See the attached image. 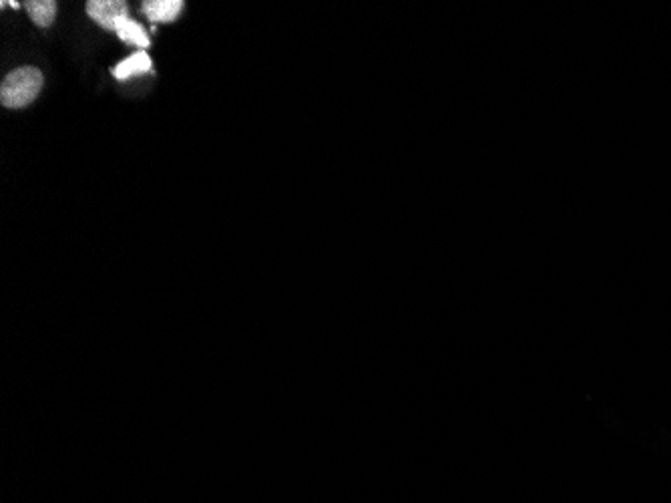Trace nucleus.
<instances>
[{
    "mask_svg": "<svg viewBox=\"0 0 671 503\" xmlns=\"http://www.w3.org/2000/svg\"><path fill=\"white\" fill-rule=\"evenodd\" d=\"M127 3L123 0H91L87 3V15L107 31H115L121 19H127Z\"/></svg>",
    "mask_w": 671,
    "mask_h": 503,
    "instance_id": "obj_2",
    "label": "nucleus"
},
{
    "mask_svg": "<svg viewBox=\"0 0 671 503\" xmlns=\"http://www.w3.org/2000/svg\"><path fill=\"white\" fill-rule=\"evenodd\" d=\"M147 71H151V57L145 51H137L131 57H127L125 61H121L113 69V75H115V79L125 81V79H131L135 75H143Z\"/></svg>",
    "mask_w": 671,
    "mask_h": 503,
    "instance_id": "obj_4",
    "label": "nucleus"
},
{
    "mask_svg": "<svg viewBox=\"0 0 671 503\" xmlns=\"http://www.w3.org/2000/svg\"><path fill=\"white\" fill-rule=\"evenodd\" d=\"M43 87V73L37 67H21L9 73L0 87V101L5 107L21 109L37 99Z\"/></svg>",
    "mask_w": 671,
    "mask_h": 503,
    "instance_id": "obj_1",
    "label": "nucleus"
},
{
    "mask_svg": "<svg viewBox=\"0 0 671 503\" xmlns=\"http://www.w3.org/2000/svg\"><path fill=\"white\" fill-rule=\"evenodd\" d=\"M115 33L119 35V39H121L123 43L133 45V47H139V51L147 49L149 43H151L147 31H145L139 23H135L133 19H129V17H127V19H121V21L117 23Z\"/></svg>",
    "mask_w": 671,
    "mask_h": 503,
    "instance_id": "obj_5",
    "label": "nucleus"
},
{
    "mask_svg": "<svg viewBox=\"0 0 671 503\" xmlns=\"http://www.w3.org/2000/svg\"><path fill=\"white\" fill-rule=\"evenodd\" d=\"M181 9V0H147V3H143V13L153 23L173 21L181 13Z\"/></svg>",
    "mask_w": 671,
    "mask_h": 503,
    "instance_id": "obj_3",
    "label": "nucleus"
},
{
    "mask_svg": "<svg viewBox=\"0 0 671 503\" xmlns=\"http://www.w3.org/2000/svg\"><path fill=\"white\" fill-rule=\"evenodd\" d=\"M27 11L39 27H49L57 17V3L53 0H31L27 3Z\"/></svg>",
    "mask_w": 671,
    "mask_h": 503,
    "instance_id": "obj_6",
    "label": "nucleus"
}]
</instances>
